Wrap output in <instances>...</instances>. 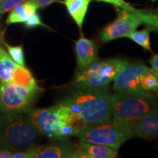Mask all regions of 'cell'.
<instances>
[{
    "label": "cell",
    "instance_id": "obj_30",
    "mask_svg": "<svg viewBox=\"0 0 158 158\" xmlns=\"http://www.w3.org/2000/svg\"><path fill=\"white\" fill-rule=\"evenodd\" d=\"M154 72H155V73L156 74V76H157V78H158V72H156V71H155V70H154ZM156 93H157V94H158V91H157V92H156Z\"/></svg>",
    "mask_w": 158,
    "mask_h": 158
},
{
    "label": "cell",
    "instance_id": "obj_16",
    "mask_svg": "<svg viewBox=\"0 0 158 158\" xmlns=\"http://www.w3.org/2000/svg\"><path fill=\"white\" fill-rule=\"evenodd\" d=\"M11 82L23 86L30 91H34V92L41 91V89L37 86L36 80L33 77L31 73L26 67L17 65L13 73Z\"/></svg>",
    "mask_w": 158,
    "mask_h": 158
},
{
    "label": "cell",
    "instance_id": "obj_6",
    "mask_svg": "<svg viewBox=\"0 0 158 158\" xmlns=\"http://www.w3.org/2000/svg\"><path fill=\"white\" fill-rule=\"evenodd\" d=\"M38 92L13 82L0 81V110L7 115L29 112Z\"/></svg>",
    "mask_w": 158,
    "mask_h": 158
},
{
    "label": "cell",
    "instance_id": "obj_5",
    "mask_svg": "<svg viewBox=\"0 0 158 158\" xmlns=\"http://www.w3.org/2000/svg\"><path fill=\"white\" fill-rule=\"evenodd\" d=\"M76 136L81 141L101 144L118 149L134 135L129 130L110 120L83 127Z\"/></svg>",
    "mask_w": 158,
    "mask_h": 158
},
{
    "label": "cell",
    "instance_id": "obj_10",
    "mask_svg": "<svg viewBox=\"0 0 158 158\" xmlns=\"http://www.w3.org/2000/svg\"><path fill=\"white\" fill-rule=\"evenodd\" d=\"M77 60V73L84 70L90 64L98 60V47L92 40L81 35L75 43Z\"/></svg>",
    "mask_w": 158,
    "mask_h": 158
},
{
    "label": "cell",
    "instance_id": "obj_22",
    "mask_svg": "<svg viewBox=\"0 0 158 158\" xmlns=\"http://www.w3.org/2000/svg\"><path fill=\"white\" fill-rule=\"evenodd\" d=\"M40 146L34 145L32 147L27 148L24 150L17 151L13 152V158H32L38 152Z\"/></svg>",
    "mask_w": 158,
    "mask_h": 158
},
{
    "label": "cell",
    "instance_id": "obj_15",
    "mask_svg": "<svg viewBox=\"0 0 158 158\" xmlns=\"http://www.w3.org/2000/svg\"><path fill=\"white\" fill-rule=\"evenodd\" d=\"M91 0H64L69 14L81 31L83 23Z\"/></svg>",
    "mask_w": 158,
    "mask_h": 158
},
{
    "label": "cell",
    "instance_id": "obj_26",
    "mask_svg": "<svg viewBox=\"0 0 158 158\" xmlns=\"http://www.w3.org/2000/svg\"><path fill=\"white\" fill-rule=\"evenodd\" d=\"M37 5V8H43L58 0H32Z\"/></svg>",
    "mask_w": 158,
    "mask_h": 158
},
{
    "label": "cell",
    "instance_id": "obj_28",
    "mask_svg": "<svg viewBox=\"0 0 158 158\" xmlns=\"http://www.w3.org/2000/svg\"><path fill=\"white\" fill-rule=\"evenodd\" d=\"M149 63L153 70L158 72V54H154L149 60Z\"/></svg>",
    "mask_w": 158,
    "mask_h": 158
},
{
    "label": "cell",
    "instance_id": "obj_13",
    "mask_svg": "<svg viewBox=\"0 0 158 158\" xmlns=\"http://www.w3.org/2000/svg\"><path fill=\"white\" fill-rule=\"evenodd\" d=\"M133 133L134 136L145 139L158 138V108L140 118L134 126Z\"/></svg>",
    "mask_w": 158,
    "mask_h": 158
},
{
    "label": "cell",
    "instance_id": "obj_29",
    "mask_svg": "<svg viewBox=\"0 0 158 158\" xmlns=\"http://www.w3.org/2000/svg\"><path fill=\"white\" fill-rule=\"evenodd\" d=\"M1 28H2V24H1V16H0V35L4 34L3 31H2L1 30Z\"/></svg>",
    "mask_w": 158,
    "mask_h": 158
},
{
    "label": "cell",
    "instance_id": "obj_31",
    "mask_svg": "<svg viewBox=\"0 0 158 158\" xmlns=\"http://www.w3.org/2000/svg\"><path fill=\"white\" fill-rule=\"evenodd\" d=\"M3 147H4L3 145L1 143V142H0V148H3Z\"/></svg>",
    "mask_w": 158,
    "mask_h": 158
},
{
    "label": "cell",
    "instance_id": "obj_18",
    "mask_svg": "<svg viewBox=\"0 0 158 158\" xmlns=\"http://www.w3.org/2000/svg\"><path fill=\"white\" fill-rule=\"evenodd\" d=\"M140 89L141 91L147 92L158 91V78L152 68L142 74L140 78Z\"/></svg>",
    "mask_w": 158,
    "mask_h": 158
},
{
    "label": "cell",
    "instance_id": "obj_21",
    "mask_svg": "<svg viewBox=\"0 0 158 158\" xmlns=\"http://www.w3.org/2000/svg\"><path fill=\"white\" fill-rule=\"evenodd\" d=\"M1 44H3L7 48V52L13 62L20 66L26 67L24 53H23V49L21 45H17V46L10 45L5 42L4 38L1 40Z\"/></svg>",
    "mask_w": 158,
    "mask_h": 158
},
{
    "label": "cell",
    "instance_id": "obj_9",
    "mask_svg": "<svg viewBox=\"0 0 158 158\" xmlns=\"http://www.w3.org/2000/svg\"><path fill=\"white\" fill-rule=\"evenodd\" d=\"M142 63L128 64L114 81V89L116 92H135L141 91L140 78L142 74L149 70Z\"/></svg>",
    "mask_w": 158,
    "mask_h": 158
},
{
    "label": "cell",
    "instance_id": "obj_20",
    "mask_svg": "<svg viewBox=\"0 0 158 158\" xmlns=\"http://www.w3.org/2000/svg\"><path fill=\"white\" fill-rule=\"evenodd\" d=\"M134 13L138 15L143 21L150 27L158 31V8L155 10L136 9Z\"/></svg>",
    "mask_w": 158,
    "mask_h": 158
},
{
    "label": "cell",
    "instance_id": "obj_8",
    "mask_svg": "<svg viewBox=\"0 0 158 158\" xmlns=\"http://www.w3.org/2000/svg\"><path fill=\"white\" fill-rule=\"evenodd\" d=\"M142 23L141 18L134 13L120 9L117 18L100 31V41L105 43L126 37Z\"/></svg>",
    "mask_w": 158,
    "mask_h": 158
},
{
    "label": "cell",
    "instance_id": "obj_2",
    "mask_svg": "<svg viewBox=\"0 0 158 158\" xmlns=\"http://www.w3.org/2000/svg\"><path fill=\"white\" fill-rule=\"evenodd\" d=\"M156 108L149 92L139 91L111 94V120L132 133L140 118Z\"/></svg>",
    "mask_w": 158,
    "mask_h": 158
},
{
    "label": "cell",
    "instance_id": "obj_24",
    "mask_svg": "<svg viewBox=\"0 0 158 158\" xmlns=\"http://www.w3.org/2000/svg\"><path fill=\"white\" fill-rule=\"evenodd\" d=\"M98 2H103L110 4V5L115 6L116 7H119L120 9L125 10L134 13L136 8L131 6L130 4L126 2L124 0H96Z\"/></svg>",
    "mask_w": 158,
    "mask_h": 158
},
{
    "label": "cell",
    "instance_id": "obj_12",
    "mask_svg": "<svg viewBox=\"0 0 158 158\" xmlns=\"http://www.w3.org/2000/svg\"><path fill=\"white\" fill-rule=\"evenodd\" d=\"M36 158H76L75 143L65 140H59L46 146H40Z\"/></svg>",
    "mask_w": 158,
    "mask_h": 158
},
{
    "label": "cell",
    "instance_id": "obj_25",
    "mask_svg": "<svg viewBox=\"0 0 158 158\" xmlns=\"http://www.w3.org/2000/svg\"><path fill=\"white\" fill-rule=\"evenodd\" d=\"M25 26L28 28H33L36 27H45V25L42 22L40 15L36 13H33L30 17L24 22Z\"/></svg>",
    "mask_w": 158,
    "mask_h": 158
},
{
    "label": "cell",
    "instance_id": "obj_23",
    "mask_svg": "<svg viewBox=\"0 0 158 158\" xmlns=\"http://www.w3.org/2000/svg\"><path fill=\"white\" fill-rule=\"evenodd\" d=\"M27 0H5L0 3V15L10 11L15 6L24 2Z\"/></svg>",
    "mask_w": 158,
    "mask_h": 158
},
{
    "label": "cell",
    "instance_id": "obj_7",
    "mask_svg": "<svg viewBox=\"0 0 158 158\" xmlns=\"http://www.w3.org/2000/svg\"><path fill=\"white\" fill-rule=\"evenodd\" d=\"M29 118L41 135L59 140V134L64 121L59 114L56 106L29 111Z\"/></svg>",
    "mask_w": 158,
    "mask_h": 158
},
{
    "label": "cell",
    "instance_id": "obj_4",
    "mask_svg": "<svg viewBox=\"0 0 158 158\" xmlns=\"http://www.w3.org/2000/svg\"><path fill=\"white\" fill-rule=\"evenodd\" d=\"M129 64L126 59H108L95 62L85 70L77 73L75 78L76 88H101L114 81L121 71Z\"/></svg>",
    "mask_w": 158,
    "mask_h": 158
},
{
    "label": "cell",
    "instance_id": "obj_33",
    "mask_svg": "<svg viewBox=\"0 0 158 158\" xmlns=\"http://www.w3.org/2000/svg\"><path fill=\"white\" fill-rule=\"evenodd\" d=\"M156 0H152V2H155Z\"/></svg>",
    "mask_w": 158,
    "mask_h": 158
},
{
    "label": "cell",
    "instance_id": "obj_27",
    "mask_svg": "<svg viewBox=\"0 0 158 158\" xmlns=\"http://www.w3.org/2000/svg\"><path fill=\"white\" fill-rule=\"evenodd\" d=\"M13 155V152L11 149L5 147L0 148V158H11Z\"/></svg>",
    "mask_w": 158,
    "mask_h": 158
},
{
    "label": "cell",
    "instance_id": "obj_17",
    "mask_svg": "<svg viewBox=\"0 0 158 158\" xmlns=\"http://www.w3.org/2000/svg\"><path fill=\"white\" fill-rule=\"evenodd\" d=\"M3 37H0V41ZM17 65L0 43V81L11 82Z\"/></svg>",
    "mask_w": 158,
    "mask_h": 158
},
{
    "label": "cell",
    "instance_id": "obj_19",
    "mask_svg": "<svg viewBox=\"0 0 158 158\" xmlns=\"http://www.w3.org/2000/svg\"><path fill=\"white\" fill-rule=\"evenodd\" d=\"M150 30L149 29H144L143 30H134L126 35L127 37L134 41L136 44L142 47L145 50L152 51L151 44H150Z\"/></svg>",
    "mask_w": 158,
    "mask_h": 158
},
{
    "label": "cell",
    "instance_id": "obj_1",
    "mask_svg": "<svg viewBox=\"0 0 158 158\" xmlns=\"http://www.w3.org/2000/svg\"><path fill=\"white\" fill-rule=\"evenodd\" d=\"M65 121L73 124L78 131L86 126L111 120V94L107 86L77 88L56 104Z\"/></svg>",
    "mask_w": 158,
    "mask_h": 158
},
{
    "label": "cell",
    "instance_id": "obj_3",
    "mask_svg": "<svg viewBox=\"0 0 158 158\" xmlns=\"http://www.w3.org/2000/svg\"><path fill=\"white\" fill-rule=\"evenodd\" d=\"M22 114L7 115L0 121V142L3 147L21 151L36 145L39 131Z\"/></svg>",
    "mask_w": 158,
    "mask_h": 158
},
{
    "label": "cell",
    "instance_id": "obj_11",
    "mask_svg": "<svg viewBox=\"0 0 158 158\" xmlns=\"http://www.w3.org/2000/svg\"><path fill=\"white\" fill-rule=\"evenodd\" d=\"M75 150L76 158H115L118 154L116 148L81 141L75 143Z\"/></svg>",
    "mask_w": 158,
    "mask_h": 158
},
{
    "label": "cell",
    "instance_id": "obj_32",
    "mask_svg": "<svg viewBox=\"0 0 158 158\" xmlns=\"http://www.w3.org/2000/svg\"><path fill=\"white\" fill-rule=\"evenodd\" d=\"M4 1H5V0H0V3L2 2H4Z\"/></svg>",
    "mask_w": 158,
    "mask_h": 158
},
{
    "label": "cell",
    "instance_id": "obj_34",
    "mask_svg": "<svg viewBox=\"0 0 158 158\" xmlns=\"http://www.w3.org/2000/svg\"><path fill=\"white\" fill-rule=\"evenodd\" d=\"M3 35H4V34H2V35H0V37H1L2 36H3Z\"/></svg>",
    "mask_w": 158,
    "mask_h": 158
},
{
    "label": "cell",
    "instance_id": "obj_14",
    "mask_svg": "<svg viewBox=\"0 0 158 158\" xmlns=\"http://www.w3.org/2000/svg\"><path fill=\"white\" fill-rule=\"evenodd\" d=\"M37 9V5L32 0H27L11 10L6 20V23L9 25L15 23H24L33 13H36Z\"/></svg>",
    "mask_w": 158,
    "mask_h": 158
}]
</instances>
